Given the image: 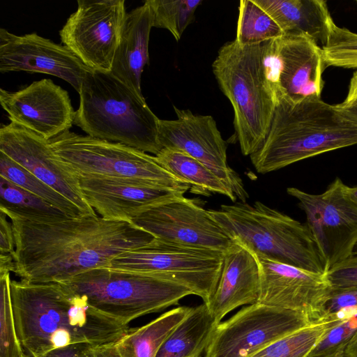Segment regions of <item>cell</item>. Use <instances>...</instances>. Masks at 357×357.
Instances as JSON below:
<instances>
[{"label": "cell", "instance_id": "obj_1", "mask_svg": "<svg viewBox=\"0 0 357 357\" xmlns=\"http://www.w3.org/2000/svg\"><path fill=\"white\" fill-rule=\"evenodd\" d=\"M6 215L15 237L13 273L27 283L61 282L88 270L109 268L116 256L155 238L132 222L97 215L46 221Z\"/></svg>", "mask_w": 357, "mask_h": 357}, {"label": "cell", "instance_id": "obj_2", "mask_svg": "<svg viewBox=\"0 0 357 357\" xmlns=\"http://www.w3.org/2000/svg\"><path fill=\"white\" fill-rule=\"evenodd\" d=\"M10 289L17 337L31 357L75 344L115 343L129 330L60 282L13 280Z\"/></svg>", "mask_w": 357, "mask_h": 357}, {"label": "cell", "instance_id": "obj_3", "mask_svg": "<svg viewBox=\"0 0 357 357\" xmlns=\"http://www.w3.org/2000/svg\"><path fill=\"white\" fill-rule=\"evenodd\" d=\"M357 144V123L336 105L311 96L293 102L278 98L268 134L250 155L256 171L266 174L328 151Z\"/></svg>", "mask_w": 357, "mask_h": 357}, {"label": "cell", "instance_id": "obj_4", "mask_svg": "<svg viewBox=\"0 0 357 357\" xmlns=\"http://www.w3.org/2000/svg\"><path fill=\"white\" fill-rule=\"evenodd\" d=\"M74 124L87 135L117 142L155 155L159 119L140 96L110 72L91 70L79 92Z\"/></svg>", "mask_w": 357, "mask_h": 357}, {"label": "cell", "instance_id": "obj_5", "mask_svg": "<svg viewBox=\"0 0 357 357\" xmlns=\"http://www.w3.org/2000/svg\"><path fill=\"white\" fill-rule=\"evenodd\" d=\"M265 43L242 46L225 43L212 64L213 73L234 109V126L242 153L250 155L264 141L278 99L269 80Z\"/></svg>", "mask_w": 357, "mask_h": 357}, {"label": "cell", "instance_id": "obj_6", "mask_svg": "<svg viewBox=\"0 0 357 357\" xmlns=\"http://www.w3.org/2000/svg\"><path fill=\"white\" fill-rule=\"evenodd\" d=\"M211 215L229 238L257 256L308 271L327 272L307 225L260 202L221 205Z\"/></svg>", "mask_w": 357, "mask_h": 357}, {"label": "cell", "instance_id": "obj_7", "mask_svg": "<svg viewBox=\"0 0 357 357\" xmlns=\"http://www.w3.org/2000/svg\"><path fill=\"white\" fill-rule=\"evenodd\" d=\"M60 283L126 325L194 294L189 288L156 274L111 268L88 270Z\"/></svg>", "mask_w": 357, "mask_h": 357}, {"label": "cell", "instance_id": "obj_8", "mask_svg": "<svg viewBox=\"0 0 357 357\" xmlns=\"http://www.w3.org/2000/svg\"><path fill=\"white\" fill-rule=\"evenodd\" d=\"M49 143L59 160L77 176L131 178L185 192L191 188L161 167L155 156L121 143L69 130Z\"/></svg>", "mask_w": 357, "mask_h": 357}, {"label": "cell", "instance_id": "obj_9", "mask_svg": "<svg viewBox=\"0 0 357 357\" xmlns=\"http://www.w3.org/2000/svg\"><path fill=\"white\" fill-rule=\"evenodd\" d=\"M223 258L222 251L155 238L146 245L116 256L109 268L158 275L189 288L206 304L216 289Z\"/></svg>", "mask_w": 357, "mask_h": 357}, {"label": "cell", "instance_id": "obj_10", "mask_svg": "<svg viewBox=\"0 0 357 357\" xmlns=\"http://www.w3.org/2000/svg\"><path fill=\"white\" fill-rule=\"evenodd\" d=\"M346 187L337 177L321 194L294 187L287 189L305 214L307 227L327 271L352 255L357 243V204L348 196Z\"/></svg>", "mask_w": 357, "mask_h": 357}, {"label": "cell", "instance_id": "obj_11", "mask_svg": "<svg viewBox=\"0 0 357 357\" xmlns=\"http://www.w3.org/2000/svg\"><path fill=\"white\" fill-rule=\"evenodd\" d=\"M313 321L300 312L255 303L216 326L205 357H252Z\"/></svg>", "mask_w": 357, "mask_h": 357}, {"label": "cell", "instance_id": "obj_12", "mask_svg": "<svg viewBox=\"0 0 357 357\" xmlns=\"http://www.w3.org/2000/svg\"><path fill=\"white\" fill-rule=\"evenodd\" d=\"M127 13L124 0H79L61 40L92 70L110 72Z\"/></svg>", "mask_w": 357, "mask_h": 357}, {"label": "cell", "instance_id": "obj_13", "mask_svg": "<svg viewBox=\"0 0 357 357\" xmlns=\"http://www.w3.org/2000/svg\"><path fill=\"white\" fill-rule=\"evenodd\" d=\"M174 120H159L158 141L162 148L183 151L213 172L234 193L246 202L248 194L240 176L229 166L227 143L210 115L194 114L174 106Z\"/></svg>", "mask_w": 357, "mask_h": 357}, {"label": "cell", "instance_id": "obj_14", "mask_svg": "<svg viewBox=\"0 0 357 357\" xmlns=\"http://www.w3.org/2000/svg\"><path fill=\"white\" fill-rule=\"evenodd\" d=\"M155 238L225 252L232 241L206 210L184 196L145 211L132 221Z\"/></svg>", "mask_w": 357, "mask_h": 357}, {"label": "cell", "instance_id": "obj_15", "mask_svg": "<svg viewBox=\"0 0 357 357\" xmlns=\"http://www.w3.org/2000/svg\"><path fill=\"white\" fill-rule=\"evenodd\" d=\"M269 79L277 99L293 102L311 96L321 97L326 68L322 48L310 36L289 33L274 40Z\"/></svg>", "mask_w": 357, "mask_h": 357}, {"label": "cell", "instance_id": "obj_16", "mask_svg": "<svg viewBox=\"0 0 357 357\" xmlns=\"http://www.w3.org/2000/svg\"><path fill=\"white\" fill-rule=\"evenodd\" d=\"M0 103L11 123L48 141L74 124L75 111L68 93L50 79L33 82L17 91L1 89Z\"/></svg>", "mask_w": 357, "mask_h": 357}, {"label": "cell", "instance_id": "obj_17", "mask_svg": "<svg viewBox=\"0 0 357 357\" xmlns=\"http://www.w3.org/2000/svg\"><path fill=\"white\" fill-rule=\"evenodd\" d=\"M0 151L63 195L84 215H96L82 194L78 176L59 160L46 139L10 122L0 128Z\"/></svg>", "mask_w": 357, "mask_h": 357}, {"label": "cell", "instance_id": "obj_18", "mask_svg": "<svg viewBox=\"0 0 357 357\" xmlns=\"http://www.w3.org/2000/svg\"><path fill=\"white\" fill-rule=\"evenodd\" d=\"M255 256L259 271L257 303L300 312L312 321L321 319L323 304L331 289L326 273Z\"/></svg>", "mask_w": 357, "mask_h": 357}, {"label": "cell", "instance_id": "obj_19", "mask_svg": "<svg viewBox=\"0 0 357 357\" xmlns=\"http://www.w3.org/2000/svg\"><path fill=\"white\" fill-rule=\"evenodd\" d=\"M67 47L36 33L17 36L0 29V72L26 71L56 76L78 93L91 71Z\"/></svg>", "mask_w": 357, "mask_h": 357}, {"label": "cell", "instance_id": "obj_20", "mask_svg": "<svg viewBox=\"0 0 357 357\" xmlns=\"http://www.w3.org/2000/svg\"><path fill=\"white\" fill-rule=\"evenodd\" d=\"M82 194L102 218L130 222L149 208L185 191L131 178L78 176Z\"/></svg>", "mask_w": 357, "mask_h": 357}, {"label": "cell", "instance_id": "obj_21", "mask_svg": "<svg viewBox=\"0 0 357 357\" xmlns=\"http://www.w3.org/2000/svg\"><path fill=\"white\" fill-rule=\"evenodd\" d=\"M259 271L256 256L233 242L224 252L220 276L215 292L206 304L218 324L236 307L257 302Z\"/></svg>", "mask_w": 357, "mask_h": 357}, {"label": "cell", "instance_id": "obj_22", "mask_svg": "<svg viewBox=\"0 0 357 357\" xmlns=\"http://www.w3.org/2000/svg\"><path fill=\"white\" fill-rule=\"evenodd\" d=\"M153 22L152 10L146 1L126 14L110 71L140 96L142 73L149 63V43Z\"/></svg>", "mask_w": 357, "mask_h": 357}, {"label": "cell", "instance_id": "obj_23", "mask_svg": "<svg viewBox=\"0 0 357 357\" xmlns=\"http://www.w3.org/2000/svg\"><path fill=\"white\" fill-rule=\"evenodd\" d=\"M277 23L283 33H303L322 46L333 20L324 0H254Z\"/></svg>", "mask_w": 357, "mask_h": 357}, {"label": "cell", "instance_id": "obj_24", "mask_svg": "<svg viewBox=\"0 0 357 357\" xmlns=\"http://www.w3.org/2000/svg\"><path fill=\"white\" fill-rule=\"evenodd\" d=\"M217 325L204 303L192 307L163 342L156 357H190L202 354Z\"/></svg>", "mask_w": 357, "mask_h": 357}, {"label": "cell", "instance_id": "obj_25", "mask_svg": "<svg viewBox=\"0 0 357 357\" xmlns=\"http://www.w3.org/2000/svg\"><path fill=\"white\" fill-rule=\"evenodd\" d=\"M192 310L172 309L141 327L129 329L115 344L122 357H156L162 344Z\"/></svg>", "mask_w": 357, "mask_h": 357}, {"label": "cell", "instance_id": "obj_26", "mask_svg": "<svg viewBox=\"0 0 357 357\" xmlns=\"http://www.w3.org/2000/svg\"><path fill=\"white\" fill-rule=\"evenodd\" d=\"M157 162L176 178L188 183L194 193H218L235 202L236 197L213 172L187 153L162 148L155 155Z\"/></svg>", "mask_w": 357, "mask_h": 357}, {"label": "cell", "instance_id": "obj_27", "mask_svg": "<svg viewBox=\"0 0 357 357\" xmlns=\"http://www.w3.org/2000/svg\"><path fill=\"white\" fill-rule=\"evenodd\" d=\"M0 211L38 221L70 217L40 197L0 176Z\"/></svg>", "mask_w": 357, "mask_h": 357}, {"label": "cell", "instance_id": "obj_28", "mask_svg": "<svg viewBox=\"0 0 357 357\" xmlns=\"http://www.w3.org/2000/svg\"><path fill=\"white\" fill-rule=\"evenodd\" d=\"M0 176L56 206L70 217L84 215L63 195L0 151Z\"/></svg>", "mask_w": 357, "mask_h": 357}, {"label": "cell", "instance_id": "obj_29", "mask_svg": "<svg viewBox=\"0 0 357 357\" xmlns=\"http://www.w3.org/2000/svg\"><path fill=\"white\" fill-rule=\"evenodd\" d=\"M342 321L321 319L284 336L252 357H307L325 333Z\"/></svg>", "mask_w": 357, "mask_h": 357}, {"label": "cell", "instance_id": "obj_30", "mask_svg": "<svg viewBox=\"0 0 357 357\" xmlns=\"http://www.w3.org/2000/svg\"><path fill=\"white\" fill-rule=\"evenodd\" d=\"M235 41L251 45L278 38L284 35L273 19L254 0H241Z\"/></svg>", "mask_w": 357, "mask_h": 357}, {"label": "cell", "instance_id": "obj_31", "mask_svg": "<svg viewBox=\"0 0 357 357\" xmlns=\"http://www.w3.org/2000/svg\"><path fill=\"white\" fill-rule=\"evenodd\" d=\"M153 17V26L168 30L178 41L195 19L202 0H146Z\"/></svg>", "mask_w": 357, "mask_h": 357}, {"label": "cell", "instance_id": "obj_32", "mask_svg": "<svg viewBox=\"0 0 357 357\" xmlns=\"http://www.w3.org/2000/svg\"><path fill=\"white\" fill-rule=\"evenodd\" d=\"M326 67L357 69V33L331 23L325 44L322 46Z\"/></svg>", "mask_w": 357, "mask_h": 357}, {"label": "cell", "instance_id": "obj_33", "mask_svg": "<svg viewBox=\"0 0 357 357\" xmlns=\"http://www.w3.org/2000/svg\"><path fill=\"white\" fill-rule=\"evenodd\" d=\"M10 273L0 274V357L26 355L18 340L11 298Z\"/></svg>", "mask_w": 357, "mask_h": 357}, {"label": "cell", "instance_id": "obj_34", "mask_svg": "<svg viewBox=\"0 0 357 357\" xmlns=\"http://www.w3.org/2000/svg\"><path fill=\"white\" fill-rule=\"evenodd\" d=\"M357 333V316L344 319L330 328L307 357H322L344 351Z\"/></svg>", "mask_w": 357, "mask_h": 357}, {"label": "cell", "instance_id": "obj_35", "mask_svg": "<svg viewBox=\"0 0 357 357\" xmlns=\"http://www.w3.org/2000/svg\"><path fill=\"white\" fill-rule=\"evenodd\" d=\"M355 316H357V288L331 287L323 304L321 319L343 321Z\"/></svg>", "mask_w": 357, "mask_h": 357}, {"label": "cell", "instance_id": "obj_36", "mask_svg": "<svg viewBox=\"0 0 357 357\" xmlns=\"http://www.w3.org/2000/svg\"><path fill=\"white\" fill-rule=\"evenodd\" d=\"M326 276L333 288H357V255L334 264Z\"/></svg>", "mask_w": 357, "mask_h": 357}, {"label": "cell", "instance_id": "obj_37", "mask_svg": "<svg viewBox=\"0 0 357 357\" xmlns=\"http://www.w3.org/2000/svg\"><path fill=\"white\" fill-rule=\"evenodd\" d=\"M5 213L0 211V254L13 256L15 250L13 229L10 221Z\"/></svg>", "mask_w": 357, "mask_h": 357}, {"label": "cell", "instance_id": "obj_38", "mask_svg": "<svg viewBox=\"0 0 357 357\" xmlns=\"http://www.w3.org/2000/svg\"><path fill=\"white\" fill-rule=\"evenodd\" d=\"M92 346L88 344H75L53 350L42 357H89Z\"/></svg>", "mask_w": 357, "mask_h": 357}, {"label": "cell", "instance_id": "obj_39", "mask_svg": "<svg viewBox=\"0 0 357 357\" xmlns=\"http://www.w3.org/2000/svg\"><path fill=\"white\" fill-rule=\"evenodd\" d=\"M115 343L91 347L89 350V357H122Z\"/></svg>", "mask_w": 357, "mask_h": 357}, {"label": "cell", "instance_id": "obj_40", "mask_svg": "<svg viewBox=\"0 0 357 357\" xmlns=\"http://www.w3.org/2000/svg\"><path fill=\"white\" fill-rule=\"evenodd\" d=\"M338 105L341 107L357 105V70L353 73L350 79L346 98Z\"/></svg>", "mask_w": 357, "mask_h": 357}, {"label": "cell", "instance_id": "obj_41", "mask_svg": "<svg viewBox=\"0 0 357 357\" xmlns=\"http://www.w3.org/2000/svg\"><path fill=\"white\" fill-rule=\"evenodd\" d=\"M15 261L12 255L0 254V274L14 272Z\"/></svg>", "mask_w": 357, "mask_h": 357}, {"label": "cell", "instance_id": "obj_42", "mask_svg": "<svg viewBox=\"0 0 357 357\" xmlns=\"http://www.w3.org/2000/svg\"><path fill=\"white\" fill-rule=\"evenodd\" d=\"M335 105L346 117L357 123V105L347 107H341L337 104Z\"/></svg>", "mask_w": 357, "mask_h": 357}, {"label": "cell", "instance_id": "obj_43", "mask_svg": "<svg viewBox=\"0 0 357 357\" xmlns=\"http://www.w3.org/2000/svg\"><path fill=\"white\" fill-rule=\"evenodd\" d=\"M344 354L347 357H357V333L347 346Z\"/></svg>", "mask_w": 357, "mask_h": 357}, {"label": "cell", "instance_id": "obj_44", "mask_svg": "<svg viewBox=\"0 0 357 357\" xmlns=\"http://www.w3.org/2000/svg\"><path fill=\"white\" fill-rule=\"evenodd\" d=\"M346 191L349 198L357 204V185L356 186H348L346 187Z\"/></svg>", "mask_w": 357, "mask_h": 357}, {"label": "cell", "instance_id": "obj_45", "mask_svg": "<svg viewBox=\"0 0 357 357\" xmlns=\"http://www.w3.org/2000/svg\"><path fill=\"white\" fill-rule=\"evenodd\" d=\"M322 357H347L344 351L335 353L331 355L322 356Z\"/></svg>", "mask_w": 357, "mask_h": 357}, {"label": "cell", "instance_id": "obj_46", "mask_svg": "<svg viewBox=\"0 0 357 357\" xmlns=\"http://www.w3.org/2000/svg\"><path fill=\"white\" fill-rule=\"evenodd\" d=\"M353 255H357V243L354 248V252H353Z\"/></svg>", "mask_w": 357, "mask_h": 357}, {"label": "cell", "instance_id": "obj_47", "mask_svg": "<svg viewBox=\"0 0 357 357\" xmlns=\"http://www.w3.org/2000/svg\"><path fill=\"white\" fill-rule=\"evenodd\" d=\"M201 356H202V354H196V355L192 356L190 357H200Z\"/></svg>", "mask_w": 357, "mask_h": 357}, {"label": "cell", "instance_id": "obj_48", "mask_svg": "<svg viewBox=\"0 0 357 357\" xmlns=\"http://www.w3.org/2000/svg\"><path fill=\"white\" fill-rule=\"evenodd\" d=\"M23 357H31V356H28V355H26H26H25L24 356H23Z\"/></svg>", "mask_w": 357, "mask_h": 357}, {"label": "cell", "instance_id": "obj_49", "mask_svg": "<svg viewBox=\"0 0 357 357\" xmlns=\"http://www.w3.org/2000/svg\"><path fill=\"white\" fill-rule=\"evenodd\" d=\"M356 3H357V0L356 1Z\"/></svg>", "mask_w": 357, "mask_h": 357}]
</instances>
